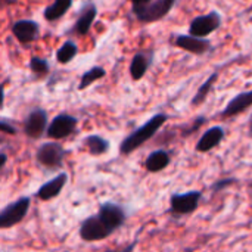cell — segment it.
Listing matches in <instances>:
<instances>
[{
    "label": "cell",
    "mask_w": 252,
    "mask_h": 252,
    "mask_svg": "<svg viewBox=\"0 0 252 252\" xmlns=\"http://www.w3.org/2000/svg\"><path fill=\"white\" fill-rule=\"evenodd\" d=\"M78 235H80L81 241H84V242H99V241H103V239L109 238L111 235H114V232L106 226V223L96 213L81 221Z\"/></svg>",
    "instance_id": "8992f818"
},
{
    "label": "cell",
    "mask_w": 252,
    "mask_h": 252,
    "mask_svg": "<svg viewBox=\"0 0 252 252\" xmlns=\"http://www.w3.org/2000/svg\"><path fill=\"white\" fill-rule=\"evenodd\" d=\"M18 0H0V10L1 9H4V7H7V6H10V4H15Z\"/></svg>",
    "instance_id": "f546056e"
},
{
    "label": "cell",
    "mask_w": 252,
    "mask_h": 252,
    "mask_svg": "<svg viewBox=\"0 0 252 252\" xmlns=\"http://www.w3.org/2000/svg\"><path fill=\"white\" fill-rule=\"evenodd\" d=\"M47 124H49L47 112L41 108H35L27 115L22 130L24 134L30 139H41L46 134Z\"/></svg>",
    "instance_id": "8fae6325"
},
{
    "label": "cell",
    "mask_w": 252,
    "mask_h": 252,
    "mask_svg": "<svg viewBox=\"0 0 252 252\" xmlns=\"http://www.w3.org/2000/svg\"><path fill=\"white\" fill-rule=\"evenodd\" d=\"M71 6H72V0H53V3L43 10V18L47 22L59 21L62 16H65V13L71 9Z\"/></svg>",
    "instance_id": "ffe728a7"
},
{
    "label": "cell",
    "mask_w": 252,
    "mask_h": 252,
    "mask_svg": "<svg viewBox=\"0 0 252 252\" xmlns=\"http://www.w3.org/2000/svg\"><path fill=\"white\" fill-rule=\"evenodd\" d=\"M66 183H68V174L66 173H59L58 176H55L52 180L44 183L37 190L35 198H38L40 201H52V199H55V198H58L61 195V192L63 190Z\"/></svg>",
    "instance_id": "e0dca14e"
},
{
    "label": "cell",
    "mask_w": 252,
    "mask_h": 252,
    "mask_svg": "<svg viewBox=\"0 0 252 252\" xmlns=\"http://www.w3.org/2000/svg\"><path fill=\"white\" fill-rule=\"evenodd\" d=\"M4 106V84H0V109Z\"/></svg>",
    "instance_id": "f1b7e54d"
},
{
    "label": "cell",
    "mask_w": 252,
    "mask_h": 252,
    "mask_svg": "<svg viewBox=\"0 0 252 252\" xmlns=\"http://www.w3.org/2000/svg\"><path fill=\"white\" fill-rule=\"evenodd\" d=\"M202 199H204V193L201 190L173 193L170 196V214L174 217L190 216L199 208Z\"/></svg>",
    "instance_id": "277c9868"
},
{
    "label": "cell",
    "mask_w": 252,
    "mask_h": 252,
    "mask_svg": "<svg viewBox=\"0 0 252 252\" xmlns=\"http://www.w3.org/2000/svg\"><path fill=\"white\" fill-rule=\"evenodd\" d=\"M252 106V90L248 92H241L236 96H233L227 105L221 109L220 112V118L227 120V118H233L242 112H245L248 108Z\"/></svg>",
    "instance_id": "9a60e30c"
},
{
    "label": "cell",
    "mask_w": 252,
    "mask_h": 252,
    "mask_svg": "<svg viewBox=\"0 0 252 252\" xmlns=\"http://www.w3.org/2000/svg\"><path fill=\"white\" fill-rule=\"evenodd\" d=\"M97 214L100 216V219L106 223V226L115 233L117 230H120L126 223H127V219H128V213H127V208L121 204H117V202H103L100 204L99 207V211Z\"/></svg>",
    "instance_id": "9c48e42d"
},
{
    "label": "cell",
    "mask_w": 252,
    "mask_h": 252,
    "mask_svg": "<svg viewBox=\"0 0 252 252\" xmlns=\"http://www.w3.org/2000/svg\"><path fill=\"white\" fill-rule=\"evenodd\" d=\"M224 137H226V130L221 126H214L202 133V136L196 142L195 151L199 154L211 152L213 149H216L217 146L221 145Z\"/></svg>",
    "instance_id": "5bb4252c"
},
{
    "label": "cell",
    "mask_w": 252,
    "mask_h": 252,
    "mask_svg": "<svg viewBox=\"0 0 252 252\" xmlns=\"http://www.w3.org/2000/svg\"><path fill=\"white\" fill-rule=\"evenodd\" d=\"M127 1L131 3V9H137V7H142V6L151 3L152 0H127Z\"/></svg>",
    "instance_id": "4316f807"
},
{
    "label": "cell",
    "mask_w": 252,
    "mask_h": 252,
    "mask_svg": "<svg viewBox=\"0 0 252 252\" xmlns=\"http://www.w3.org/2000/svg\"><path fill=\"white\" fill-rule=\"evenodd\" d=\"M78 118L69 114H59L56 115L46 128V136L53 140H62L72 136L77 131Z\"/></svg>",
    "instance_id": "ba28073f"
},
{
    "label": "cell",
    "mask_w": 252,
    "mask_h": 252,
    "mask_svg": "<svg viewBox=\"0 0 252 252\" xmlns=\"http://www.w3.org/2000/svg\"><path fill=\"white\" fill-rule=\"evenodd\" d=\"M219 80V71H214L199 87H198V90H196V93L193 94V97H192V100H190V103H192V106H201L202 103H205L207 102V99H208V96H210V93H211V90H213V87H214V84H216V81Z\"/></svg>",
    "instance_id": "44dd1931"
},
{
    "label": "cell",
    "mask_w": 252,
    "mask_h": 252,
    "mask_svg": "<svg viewBox=\"0 0 252 252\" xmlns=\"http://www.w3.org/2000/svg\"><path fill=\"white\" fill-rule=\"evenodd\" d=\"M168 118L170 117L162 112H158L154 117H151L145 124H142L140 127H137L136 130H133L128 136L123 139V142L120 143V154L127 157L133 154L134 151L140 149L146 142H149L158 134V131L168 121Z\"/></svg>",
    "instance_id": "6da1fadb"
},
{
    "label": "cell",
    "mask_w": 252,
    "mask_h": 252,
    "mask_svg": "<svg viewBox=\"0 0 252 252\" xmlns=\"http://www.w3.org/2000/svg\"><path fill=\"white\" fill-rule=\"evenodd\" d=\"M171 164V154L165 149H157L151 152L145 161V170L148 173H159Z\"/></svg>",
    "instance_id": "ac0fdd59"
},
{
    "label": "cell",
    "mask_w": 252,
    "mask_h": 252,
    "mask_svg": "<svg viewBox=\"0 0 252 252\" xmlns=\"http://www.w3.org/2000/svg\"><path fill=\"white\" fill-rule=\"evenodd\" d=\"M83 145L87 149V152L93 157H102L109 152L111 143L105 137L99 134H89L83 139Z\"/></svg>",
    "instance_id": "d6986e66"
},
{
    "label": "cell",
    "mask_w": 252,
    "mask_h": 252,
    "mask_svg": "<svg viewBox=\"0 0 252 252\" xmlns=\"http://www.w3.org/2000/svg\"><path fill=\"white\" fill-rule=\"evenodd\" d=\"M7 164V154L4 152H0V171L3 170V167Z\"/></svg>",
    "instance_id": "83f0119b"
},
{
    "label": "cell",
    "mask_w": 252,
    "mask_h": 252,
    "mask_svg": "<svg viewBox=\"0 0 252 252\" xmlns=\"http://www.w3.org/2000/svg\"><path fill=\"white\" fill-rule=\"evenodd\" d=\"M223 25V16L217 10L195 16L189 24V34L196 37H208Z\"/></svg>",
    "instance_id": "52a82bcc"
},
{
    "label": "cell",
    "mask_w": 252,
    "mask_h": 252,
    "mask_svg": "<svg viewBox=\"0 0 252 252\" xmlns=\"http://www.w3.org/2000/svg\"><path fill=\"white\" fill-rule=\"evenodd\" d=\"M248 136L252 139V114L251 117H250V120H248Z\"/></svg>",
    "instance_id": "4dcf8cb0"
},
{
    "label": "cell",
    "mask_w": 252,
    "mask_h": 252,
    "mask_svg": "<svg viewBox=\"0 0 252 252\" xmlns=\"http://www.w3.org/2000/svg\"><path fill=\"white\" fill-rule=\"evenodd\" d=\"M154 61H155V52L152 49H143V50L136 52L133 55V58L130 61V66H128L131 80L140 81L146 75V72L151 69Z\"/></svg>",
    "instance_id": "7c38bea8"
},
{
    "label": "cell",
    "mask_w": 252,
    "mask_h": 252,
    "mask_svg": "<svg viewBox=\"0 0 252 252\" xmlns=\"http://www.w3.org/2000/svg\"><path fill=\"white\" fill-rule=\"evenodd\" d=\"M13 37L21 44H31L40 37V25L32 19H19L10 28Z\"/></svg>",
    "instance_id": "4fadbf2b"
},
{
    "label": "cell",
    "mask_w": 252,
    "mask_h": 252,
    "mask_svg": "<svg viewBox=\"0 0 252 252\" xmlns=\"http://www.w3.org/2000/svg\"><path fill=\"white\" fill-rule=\"evenodd\" d=\"M177 3L179 0H152L142 7L131 9V12L140 24H152L168 16Z\"/></svg>",
    "instance_id": "7a4b0ae2"
},
{
    "label": "cell",
    "mask_w": 252,
    "mask_h": 252,
    "mask_svg": "<svg viewBox=\"0 0 252 252\" xmlns=\"http://www.w3.org/2000/svg\"><path fill=\"white\" fill-rule=\"evenodd\" d=\"M236 183H238L236 177H226V179H220V180L214 182L210 189H211L213 193H219V192H221V190H224V189H227V188H230V186H233Z\"/></svg>",
    "instance_id": "d4e9b609"
},
{
    "label": "cell",
    "mask_w": 252,
    "mask_h": 252,
    "mask_svg": "<svg viewBox=\"0 0 252 252\" xmlns=\"http://www.w3.org/2000/svg\"><path fill=\"white\" fill-rule=\"evenodd\" d=\"M0 133L9 134V136H15V134H18V128L12 123L0 120Z\"/></svg>",
    "instance_id": "484cf974"
},
{
    "label": "cell",
    "mask_w": 252,
    "mask_h": 252,
    "mask_svg": "<svg viewBox=\"0 0 252 252\" xmlns=\"http://www.w3.org/2000/svg\"><path fill=\"white\" fill-rule=\"evenodd\" d=\"M96 16H97V6L94 3L84 4V7L78 13L77 21L74 22V27H72L71 32L75 34V35H80V37L89 34L92 25L96 21Z\"/></svg>",
    "instance_id": "2e32d148"
},
{
    "label": "cell",
    "mask_w": 252,
    "mask_h": 252,
    "mask_svg": "<svg viewBox=\"0 0 252 252\" xmlns=\"http://www.w3.org/2000/svg\"><path fill=\"white\" fill-rule=\"evenodd\" d=\"M66 154H68V151L58 140L46 142L38 146V149L35 152V161L43 168L55 170V168H61L63 165V159H65Z\"/></svg>",
    "instance_id": "3957f363"
},
{
    "label": "cell",
    "mask_w": 252,
    "mask_h": 252,
    "mask_svg": "<svg viewBox=\"0 0 252 252\" xmlns=\"http://www.w3.org/2000/svg\"><path fill=\"white\" fill-rule=\"evenodd\" d=\"M31 207V198L22 196L10 204H7L0 211V230L10 229L16 224H19L28 214Z\"/></svg>",
    "instance_id": "5b68a950"
},
{
    "label": "cell",
    "mask_w": 252,
    "mask_h": 252,
    "mask_svg": "<svg viewBox=\"0 0 252 252\" xmlns=\"http://www.w3.org/2000/svg\"><path fill=\"white\" fill-rule=\"evenodd\" d=\"M173 43L176 47L186 50L196 56H204L214 49L211 40H208L207 37H196L192 34H179L174 37Z\"/></svg>",
    "instance_id": "30bf717a"
},
{
    "label": "cell",
    "mask_w": 252,
    "mask_h": 252,
    "mask_svg": "<svg viewBox=\"0 0 252 252\" xmlns=\"http://www.w3.org/2000/svg\"><path fill=\"white\" fill-rule=\"evenodd\" d=\"M28 68L31 72L37 74V75H46L49 71H50V65L46 59L43 58H38V56H32L30 59V63H28Z\"/></svg>",
    "instance_id": "cb8c5ba5"
},
{
    "label": "cell",
    "mask_w": 252,
    "mask_h": 252,
    "mask_svg": "<svg viewBox=\"0 0 252 252\" xmlns=\"http://www.w3.org/2000/svg\"><path fill=\"white\" fill-rule=\"evenodd\" d=\"M78 55V46L72 40H66L56 52V61L59 63H69Z\"/></svg>",
    "instance_id": "603a6c76"
},
{
    "label": "cell",
    "mask_w": 252,
    "mask_h": 252,
    "mask_svg": "<svg viewBox=\"0 0 252 252\" xmlns=\"http://www.w3.org/2000/svg\"><path fill=\"white\" fill-rule=\"evenodd\" d=\"M105 75H106V69H105L103 66L96 65V66L87 69V71L81 75V80H80V83H78V90H86V89L90 87L93 83H96V81L105 78Z\"/></svg>",
    "instance_id": "7402d4cb"
}]
</instances>
